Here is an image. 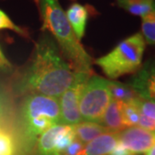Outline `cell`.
I'll return each mask as SVG.
<instances>
[{"instance_id":"13","label":"cell","mask_w":155,"mask_h":155,"mask_svg":"<svg viewBox=\"0 0 155 155\" xmlns=\"http://www.w3.org/2000/svg\"><path fill=\"white\" fill-rule=\"evenodd\" d=\"M0 155H25L20 140L6 127H0Z\"/></svg>"},{"instance_id":"17","label":"cell","mask_w":155,"mask_h":155,"mask_svg":"<svg viewBox=\"0 0 155 155\" xmlns=\"http://www.w3.org/2000/svg\"><path fill=\"white\" fill-rule=\"evenodd\" d=\"M120 103V102H119ZM122 119L127 127L137 126L140 120V112L136 104H125L120 103Z\"/></svg>"},{"instance_id":"14","label":"cell","mask_w":155,"mask_h":155,"mask_svg":"<svg viewBox=\"0 0 155 155\" xmlns=\"http://www.w3.org/2000/svg\"><path fill=\"white\" fill-rule=\"evenodd\" d=\"M76 139L86 145L103 134L110 132L97 122H82L74 126Z\"/></svg>"},{"instance_id":"2","label":"cell","mask_w":155,"mask_h":155,"mask_svg":"<svg viewBox=\"0 0 155 155\" xmlns=\"http://www.w3.org/2000/svg\"><path fill=\"white\" fill-rule=\"evenodd\" d=\"M42 20L41 29L48 31L62 54L77 72H91L92 59L76 37L66 12L58 0H35Z\"/></svg>"},{"instance_id":"3","label":"cell","mask_w":155,"mask_h":155,"mask_svg":"<svg viewBox=\"0 0 155 155\" xmlns=\"http://www.w3.org/2000/svg\"><path fill=\"white\" fill-rule=\"evenodd\" d=\"M57 124H61L59 99L44 95H28L20 111L19 140L25 154L35 149L42 134Z\"/></svg>"},{"instance_id":"8","label":"cell","mask_w":155,"mask_h":155,"mask_svg":"<svg viewBox=\"0 0 155 155\" xmlns=\"http://www.w3.org/2000/svg\"><path fill=\"white\" fill-rule=\"evenodd\" d=\"M119 142L134 155L146 153L155 145V132L140 127H129L119 132Z\"/></svg>"},{"instance_id":"20","label":"cell","mask_w":155,"mask_h":155,"mask_svg":"<svg viewBox=\"0 0 155 155\" xmlns=\"http://www.w3.org/2000/svg\"><path fill=\"white\" fill-rule=\"evenodd\" d=\"M2 29H9L19 34L23 37H28V33L26 29L17 26L5 11L0 10V30Z\"/></svg>"},{"instance_id":"18","label":"cell","mask_w":155,"mask_h":155,"mask_svg":"<svg viewBox=\"0 0 155 155\" xmlns=\"http://www.w3.org/2000/svg\"><path fill=\"white\" fill-rule=\"evenodd\" d=\"M141 31L145 41L155 46V11L142 17Z\"/></svg>"},{"instance_id":"25","label":"cell","mask_w":155,"mask_h":155,"mask_svg":"<svg viewBox=\"0 0 155 155\" xmlns=\"http://www.w3.org/2000/svg\"><path fill=\"white\" fill-rule=\"evenodd\" d=\"M146 155H155V145L151 148L150 150H148L146 153Z\"/></svg>"},{"instance_id":"16","label":"cell","mask_w":155,"mask_h":155,"mask_svg":"<svg viewBox=\"0 0 155 155\" xmlns=\"http://www.w3.org/2000/svg\"><path fill=\"white\" fill-rule=\"evenodd\" d=\"M117 5L128 13L144 17L155 11V0H116Z\"/></svg>"},{"instance_id":"11","label":"cell","mask_w":155,"mask_h":155,"mask_svg":"<svg viewBox=\"0 0 155 155\" xmlns=\"http://www.w3.org/2000/svg\"><path fill=\"white\" fill-rule=\"evenodd\" d=\"M67 19L78 41L83 38L87 24L89 12L85 6L80 4H73L69 7L67 13Z\"/></svg>"},{"instance_id":"6","label":"cell","mask_w":155,"mask_h":155,"mask_svg":"<svg viewBox=\"0 0 155 155\" xmlns=\"http://www.w3.org/2000/svg\"><path fill=\"white\" fill-rule=\"evenodd\" d=\"M91 76L92 73L79 72L73 84L60 97L61 124L75 126L83 122L79 110V101L84 87Z\"/></svg>"},{"instance_id":"9","label":"cell","mask_w":155,"mask_h":155,"mask_svg":"<svg viewBox=\"0 0 155 155\" xmlns=\"http://www.w3.org/2000/svg\"><path fill=\"white\" fill-rule=\"evenodd\" d=\"M143 99L155 102V60L140 68L128 84Z\"/></svg>"},{"instance_id":"21","label":"cell","mask_w":155,"mask_h":155,"mask_svg":"<svg viewBox=\"0 0 155 155\" xmlns=\"http://www.w3.org/2000/svg\"><path fill=\"white\" fill-rule=\"evenodd\" d=\"M139 110L141 115L155 121V102L151 100L140 98L136 103Z\"/></svg>"},{"instance_id":"10","label":"cell","mask_w":155,"mask_h":155,"mask_svg":"<svg viewBox=\"0 0 155 155\" xmlns=\"http://www.w3.org/2000/svg\"><path fill=\"white\" fill-rule=\"evenodd\" d=\"M119 143V133L103 134L84 146L81 155H109Z\"/></svg>"},{"instance_id":"4","label":"cell","mask_w":155,"mask_h":155,"mask_svg":"<svg viewBox=\"0 0 155 155\" xmlns=\"http://www.w3.org/2000/svg\"><path fill=\"white\" fill-rule=\"evenodd\" d=\"M146 41L140 33L123 40L106 55L96 61V64L110 78L137 72L141 67Z\"/></svg>"},{"instance_id":"24","label":"cell","mask_w":155,"mask_h":155,"mask_svg":"<svg viewBox=\"0 0 155 155\" xmlns=\"http://www.w3.org/2000/svg\"><path fill=\"white\" fill-rule=\"evenodd\" d=\"M109 155H134L132 153L130 152L129 150L127 149L124 146H122L120 142L117 144V146L116 147V148L113 150L110 153Z\"/></svg>"},{"instance_id":"7","label":"cell","mask_w":155,"mask_h":155,"mask_svg":"<svg viewBox=\"0 0 155 155\" xmlns=\"http://www.w3.org/2000/svg\"><path fill=\"white\" fill-rule=\"evenodd\" d=\"M76 139L74 126L57 124L42 134L35 145L37 155H59Z\"/></svg>"},{"instance_id":"1","label":"cell","mask_w":155,"mask_h":155,"mask_svg":"<svg viewBox=\"0 0 155 155\" xmlns=\"http://www.w3.org/2000/svg\"><path fill=\"white\" fill-rule=\"evenodd\" d=\"M78 73L61 56L54 38L45 34L36 43L32 62L18 81L17 90L22 94L58 98L73 84Z\"/></svg>"},{"instance_id":"23","label":"cell","mask_w":155,"mask_h":155,"mask_svg":"<svg viewBox=\"0 0 155 155\" xmlns=\"http://www.w3.org/2000/svg\"><path fill=\"white\" fill-rule=\"evenodd\" d=\"M13 70V67L10 61L6 58L5 54L3 53L1 46H0V72L9 73Z\"/></svg>"},{"instance_id":"5","label":"cell","mask_w":155,"mask_h":155,"mask_svg":"<svg viewBox=\"0 0 155 155\" xmlns=\"http://www.w3.org/2000/svg\"><path fill=\"white\" fill-rule=\"evenodd\" d=\"M111 100L109 80L98 76H91L84 87L79 101L83 122L99 123Z\"/></svg>"},{"instance_id":"19","label":"cell","mask_w":155,"mask_h":155,"mask_svg":"<svg viewBox=\"0 0 155 155\" xmlns=\"http://www.w3.org/2000/svg\"><path fill=\"white\" fill-rule=\"evenodd\" d=\"M11 113L10 97L5 88L0 84V127H5Z\"/></svg>"},{"instance_id":"22","label":"cell","mask_w":155,"mask_h":155,"mask_svg":"<svg viewBox=\"0 0 155 155\" xmlns=\"http://www.w3.org/2000/svg\"><path fill=\"white\" fill-rule=\"evenodd\" d=\"M85 145L79 141L78 139H75L71 144L67 147L63 152L59 155H81Z\"/></svg>"},{"instance_id":"15","label":"cell","mask_w":155,"mask_h":155,"mask_svg":"<svg viewBox=\"0 0 155 155\" xmlns=\"http://www.w3.org/2000/svg\"><path fill=\"white\" fill-rule=\"evenodd\" d=\"M109 89L112 99L125 104H136L141 97L129 84L109 81Z\"/></svg>"},{"instance_id":"12","label":"cell","mask_w":155,"mask_h":155,"mask_svg":"<svg viewBox=\"0 0 155 155\" xmlns=\"http://www.w3.org/2000/svg\"><path fill=\"white\" fill-rule=\"evenodd\" d=\"M99 124L107 128L109 131L114 133H119L127 128L123 122L119 102L114 99L111 100L100 121Z\"/></svg>"}]
</instances>
